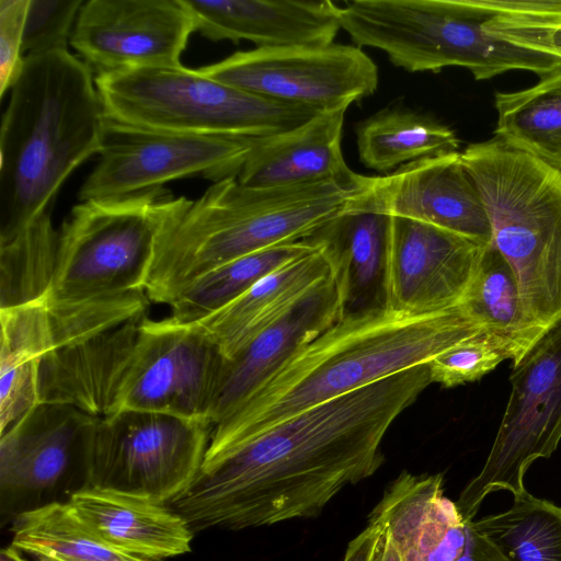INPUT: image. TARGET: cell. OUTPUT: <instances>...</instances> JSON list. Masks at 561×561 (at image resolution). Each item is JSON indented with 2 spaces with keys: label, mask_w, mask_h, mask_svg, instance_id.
Returning a JSON list of instances; mask_svg holds the SVG:
<instances>
[{
  "label": "cell",
  "mask_w": 561,
  "mask_h": 561,
  "mask_svg": "<svg viewBox=\"0 0 561 561\" xmlns=\"http://www.w3.org/2000/svg\"><path fill=\"white\" fill-rule=\"evenodd\" d=\"M196 31L210 41L257 48L321 47L341 28L337 4L305 0H183Z\"/></svg>",
  "instance_id": "20"
},
{
  "label": "cell",
  "mask_w": 561,
  "mask_h": 561,
  "mask_svg": "<svg viewBox=\"0 0 561 561\" xmlns=\"http://www.w3.org/2000/svg\"><path fill=\"white\" fill-rule=\"evenodd\" d=\"M256 140L144 128L105 115L100 159L78 197L125 196L194 175L213 182L238 176Z\"/></svg>",
  "instance_id": "12"
},
{
  "label": "cell",
  "mask_w": 561,
  "mask_h": 561,
  "mask_svg": "<svg viewBox=\"0 0 561 561\" xmlns=\"http://www.w3.org/2000/svg\"><path fill=\"white\" fill-rule=\"evenodd\" d=\"M108 543L159 561L191 552L193 531L168 505L113 490L83 486L68 501Z\"/></svg>",
  "instance_id": "24"
},
{
  "label": "cell",
  "mask_w": 561,
  "mask_h": 561,
  "mask_svg": "<svg viewBox=\"0 0 561 561\" xmlns=\"http://www.w3.org/2000/svg\"><path fill=\"white\" fill-rule=\"evenodd\" d=\"M224 358L199 324L146 318L118 411L158 412L213 426L210 414Z\"/></svg>",
  "instance_id": "14"
},
{
  "label": "cell",
  "mask_w": 561,
  "mask_h": 561,
  "mask_svg": "<svg viewBox=\"0 0 561 561\" xmlns=\"http://www.w3.org/2000/svg\"><path fill=\"white\" fill-rule=\"evenodd\" d=\"M30 0H0V96L21 73L23 36Z\"/></svg>",
  "instance_id": "36"
},
{
  "label": "cell",
  "mask_w": 561,
  "mask_h": 561,
  "mask_svg": "<svg viewBox=\"0 0 561 561\" xmlns=\"http://www.w3.org/2000/svg\"><path fill=\"white\" fill-rule=\"evenodd\" d=\"M98 420L71 405L38 403L0 435L2 493L46 490L73 468L84 474Z\"/></svg>",
  "instance_id": "18"
},
{
  "label": "cell",
  "mask_w": 561,
  "mask_h": 561,
  "mask_svg": "<svg viewBox=\"0 0 561 561\" xmlns=\"http://www.w3.org/2000/svg\"><path fill=\"white\" fill-rule=\"evenodd\" d=\"M0 435L38 402V373L49 348L45 299L0 309Z\"/></svg>",
  "instance_id": "26"
},
{
  "label": "cell",
  "mask_w": 561,
  "mask_h": 561,
  "mask_svg": "<svg viewBox=\"0 0 561 561\" xmlns=\"http://www.w3.org/2000/svg\"><path fill=\"white\" fill-rule=\"evenodd\" d=\"M379 529V538L377 541L373 561H403L399 549L397 548L390 536L380 526Z\"/></svg>",
  "instance_id": "39"
},
{
  "label": "cell",
  "mask_w": 561,
  "mask_h": 561,
  "mask_svg": "<svg viewBox=\"0 0 561 561\" xmlns=\"http://www.w3.org/2000/svg\"><path fill=\"white\" fill-rule=\"evenodd\" d=\"M12 545L36 560L149 561L103 539L69 503L50 502L13 520Z\"/></svg>",
  "instance_id": "29"
},
{
  "label": "cell",
  "mask_w": 561,
  "mask_h": 561,
  "mask_svg": "<svg viewBox=\"0 0 561 561\" xmlns=\"http://www.w3.org/2000/svg\"><path fill=\"white\" fill-rule=\"evenodd\" d=\"M244 91L317 112L347 110L375 93L378 68L355 45L254 48L198 69Z\"/></svg>",
  "instance_id": "13"
},
{
  "label": "cell",
  "mask_w": 561,
  "mask_h": 561,
  "mask_svg": "<svg viewBox=\"0 0 561 561\" xmlns=\"http://www.w3.org/2000/svg\"><path fill=\"white\" fill-rule=\"evenodd\" d=\"M512 506L472 519L474 531L505 561H561V507L525 491Z\"/></svg>",
  "instance_id": "32"
},
{
  "label": "cell",
  "mask_w": 561,
  "mask_h": 561,
  "mask_svg": "<svg viewBox=\"0 0 561 561\" xmlns=\"http://www.w3.org/2000/svg\"><path fill=\"white\" fill-rule=\"evenodd\" d=\"M36 561H60V560H36Z\"/></svg>",
  "instance_id": "41"
},
{
  "label": "cell",
  "mask_w": 561,
  "mask_h": 561,
  "mask_svg": "<svg viewBox=\"0 0 561 561\" xmlns=\"http://www.w3.org/2000/svg\"><path fill=\"white\" fill-rule=\"evenodd\" d=\"M341 316L337 289L330 275L234 356L224 358L210 414L213 426Z\"/></svg>",
  "instance_id": "21"
},
{
  "label": "cell",
  "mask_w": 561,
  "mask_h": 561,
  "mask_svg": "<svg viewBox=\"0 0 561 561\" xmlns=\"http://www.w3.org/2000/svg\"><path fill=\"white\" fill-rule=\"evenodd\" d=\"M58 230L50 209L0 242V309L44 300L56 265Z\"/></svg>",
  "instance_id": "33"
},
{
  "label": "cell",
  "mask_w": 561,
  "mask_h": 561,
  "mask_svg": "<svg viewBox=\"0 0 561 561\" xmlns=\"http://www.w3.org/2000/svg\"><path fill=\"white\" fill-rule=\"evenodd\" d=\"M485 247L428 224L390 216L387 309L421 316L461 305Z\"/></svg>",
  "instance_id": "16"
},
{
  "label": "cell",
  "mask_w": 561,
  "mask_h": 561,
  "mask_svg": "<svg viewBox=\"0 0 561 561\" xmlns=\"http://www.w3.org/2000/svg\"><path fill=\"white\" fill-rule=\"evenodd\" d=\"M83 0H30L23 55L67 48Z\"/></svg>",
  "instance_id": "35"
},
{
  "label": "cell",
  "mask_w": 561,
  "mask_h": 561,
  "mask_svg": "<svg viewBox=\"0 0 561 561\" xmlns=\"http://www.w3.org/2000/svg\"><path fill=\"white\" fill-rule=\"evenodd\" d=\"M461 305L507 346L513 364L546 332L527 317L514 271L493 242L485 247Z\"/></svg>",
  "instance_id": "30"
},
{
  "label": "cell",
  "mask_w": 561,
  "mask_h": 561,
  "mask_svg": "<svg viewBox=\"0 0 561 561\" xmlns=\"http://www.w3.org/2000/svg\"><path fill=\"white\" fill-rule=\"evenodd\" d=\"M369 196L389 216L428 224L482 245L493 242L485 205L459 151L373 176Z\"/></svg>",
  "instance_id": "17"
},
{
  "label": "cell",
  "mask_w": 561,
  "mask_h": 561,
  "mask_svg": "<svg viewBox=\"0 0 561 561\" xmlns=\"http://www.w3.org/2000/svg\"><path fill=\"white\" fill-rule=\"evenodd\" d=\"M94 80L107 117L179 134L259 139L320 113L266 99L182 65L119 70L96 75Z\"/></svg>",
  "instance_id": "7"
},
{
  "label": "cell",
  "mask_w": 561,
  "mask_h": 561,
  "mask_svg": "<svg viewBox=\"0 0 561 561\" xmlns=\"http://www.w3.org/2000/svg\"><path fill=\"white\" fill-rule=\"evenodd\" d=\"M486 330L468 310L342 316L213 426L207 453L240 444L323 402L413 367Z\"/></svg>",
  "instance_id": "2"
},
{
  "label": "cell",
  "mask_w": 561,
  "mask_h": 561,
  "mask_svg": "<svg viewBox=\"0 0 561 561\" xmlns=\"http://www.w3.org/2000/svg\"><path fill=\"white\" fill-rule=\"evenodd\" d=\"M49 348L38 373V402L96 417L119 409L149 298L145 290L72 302L45 300Z\"/></svg>",
  "instance_id": "9"
},
{
  "label": "cell",
  "mask_w": 561,
  "mask_h": 561,
  "mask_svg": "<svg viewBox=\"0 0 561 561\" xmlns=\"http://www.w3.org/2000/svg\"><path fill=\"white\" fill-rule=\"evenodd\" d=\"M368 522L390 536L403 561H469L471 520L444 495L440 473L402 471L386 488Z\"/></svg>",
  "instance_id": "19"
},
{
  "label": "cell",
  "mask_w": 561,
  "mask_h": 561,
  "mask_svg": "<svg viewBox=\"0 0 561 561\" xmlns=\"http://www.w3.org/2000/svg\"><path fill=\"white\" fill-rule=\"evenodd\" d=\"M0 561H26L20 553V550L13 545L3 548L0 551Z\"/></svg>",
  "instance_id": "40"
},
{
  "label": "cell",
  "mask_w": 561,
  "mask_h": 561,
  "mask_svg": "<svg viewBox=\"0 0 561 561\" xmlns=\"http://www.w3.org/2000/svg\"><path fill=\"white\" fill-rule=\"evenodd\" d=\"M211 430L204 422L130 409L99 417L87 450L83 486L167 505L198 472Z\"/></svg>",
  "instance_id": "10"
},
{
  "label": "cell",
  "mask_w": 561,
  "mask_h": 561,
  "mask_svg": "<svg viewBox=\"0 0 561 561\" xmlns=\"http://www.w3.org/2000/svg\"><path fill=\"white\" fill-rule=\"evenodd\" d=\"M190 201L158 187L75 205L58 230L45 300L72 302L144 290L161 230Z\"/></svg>",
  "instance_id": "8"
},
{
  "label": "cell",
  "mask_w": 561,
  "mask_h": 561,
  "mask_svg": "<svg viewBox=\"0 0 561 561\" xmlns=\"http://www.w3.org/2000/svg\"><path fill=\"white\" fill-rule=\"evenodd\" d=\"M346 110L322 112L307 122L256 140L238 174L248 186H293L350 176L341 140Z\"/></svg>",
  "instance_id": "23"
},
{
  "label": "cell",
  "mask_w": 561,
  "mask_h": 561,
  "mask_svg": "<svg viewBox=\"0 0 561 561\" xmlns=\"http://www.w3.org/2000/svg\"><path fill=\"white\" fill-rule=\"evenodd\" d=\"M379 533V526L368 522L366 528L347 545L343 561H373Z\"/></svg>",
  "instance_id": "38"
},
{
  "label": "cell",
  "mask_w": 561,
  "mask_h": 561,
  "mask_svg": "<svg viewBox=\"0 0 561 561\" xmlns=\"http://www.w3.org/2000/svg\"><path fill=\"white\" fill-rule=\"evenodd\" d=\"M508 402L481 471L465 486L456 506L472 520L496 490L519 495L524 477L539 458H549L561 440V320L513 364Z\"/></svg>",
  "instance_id": "11"
},
{
  "label": "cell",
  "mask_w": 561,
  "mask_h": 561,
  "mask_svg": "<svg viewBox=\"0 0 561 561\" xmlns=\"http://www.w3.org/2000/svg\"><path fill=\"white\" fill-rule=\"evenodd\" d=\"M369 190L354 206L304 239L324 255L342 316L387 309L390 216L374 204Z\"/></svg>",
  "instance_id": "22"
},
{
  "label": "cell",
  "mask_w": 561,
  "mask_h": 561,
  "mask_svg": "<svg viewBox=\"0 0 561 561\" xmlns=\"http://www.w3.org/2000/svg\"><path fill=\"white\" fill-rule=\"evenodd\" d=\"M92 69L67 48L24 57L0 129V242L50 209L59 188L99 154L104 107Z\"/></svg>",
  "instance_id": "4"
},
{
  "label": "cell",
  "mask_w": 561,
  "mask_h": 561,
  "mask_svg": "<svg viewBox=\"0 0 561 561\" xmlns=\"http://www.w3.org/2000/svg\"><path fill=\"white\" fill-rule=\"evenodd\" d=\"M316 249L306 240L270 247L228 263L194 280L170 306L180 324L204 320L237 299L261 278Z\"/></svg>",
  "instance_id": "31"
},
{
  "label": "cell",
  "mask_w": 561,
  "mask_h": 561,
  "mask_svg": "<svg viewBox=\"0 0 561 561\" xmlns=\"http://www.w3.org/2000/svg\"><path fill=\"white\" fill-rule=\"evenodd\" d=\"M485 31L514 46L561 61V22L530 23L497 16L486 22Z\"/></svg>",
  "instance_id": "37"
},
{
  "label": "cell",
  "mask_w": 561,
  "mask_h": 561,
  "mask_svg": "<svg viewBox=\"0 0 561 561\" xmlns=\"http://www.w3.org/2000/svg\"><path fill=\"white\" fill-rule=\"evenodd\" d=\"M431 383L428 365H420L206 451L190 485L167 505L193 533L316 517L380 468L386 433Z\"/></svg>",
  "instance_id": "1"
},
{
  "label": "cell",
  "mask_w": 561,
  "mask_h": 561,
  "mask_svg": "<svg viewBox=\"0 0 561 561\" xmlns=\"http://www.w3.org/2000/svg\"><path fill=\"white\" fill-rule=\"evenodd\" d=\"M495 139L561 171V69L533 87L495 92Z\"/></svg>",
  "instance_id": "28"
},
{
  "label": "cell",
  "mask_w": 561,
  "mask_h": 561,
  "mask_svg": "<svg viewBox=\"0 0 561 561\" xmlns=\"http://www.w3.org/2000/svg\"><path fill=\"white\" fill-rule=\"evenodd\" d=\"M462 162L485 205L493 243L514 271L529 320H561V171L497 139L469 145Z\"/></svg>",
  "instance_id": "5"
},
{
  "label": "cell",
  "mask_w": 561,
  "mask_h": 561,
  "mask_svg": "<svg viewBox=\"0 0 561 561\" xmlns=\"http://www.w3.org/2000/svg\"><path fill=\"white\" fill-rule=\"evenodd\" d=\"M373 176L257 187L237 176L214 182L161 230L144 283L149 300L171 305L194 280L243 255L304 240L354 206Z\"/></svg>",
  "instance_id": "3"
},
{
  "label": "cell",
  "mask_w": 561,
  "mask_h": 561,
  "mask_svg": "<svg viewBox=\"0 0 561 561\" xmlns=\"http://www.w3.org/2000/svg\"><path fill=\"white\" fill-rule=\"evenodd\" d=\"M359 160L387 173L404 164L457 152L459 139L448 126L410 110L387 108L356 126Z\"/></svg>",
  "instance_id": "27"
},
{
  "label": "cell",
  "mask_w": 561,
  "mask_h": 561,
  "mask_svg": "<svg viewBox=\"0 0 561 561\" xmlns=\"http://www.w3.org/2000/svg\"><path fill=\"white\" fill-rule=\"evenodd\" d=\"M195 31L183 0H89L79 11L69 43L101 75L181 66Z\"/></svg>",
  "instance_id": "15"
},
{
  "label": "cell",
  "mask_w": 561,
  "mask_h": 561,
  "mask_svg": "<svg viewBox=\"0 0 561 561\" xmlns=\"http://www.w3.org/2000/svg\"><path fill=\"white\" fill-rule=\"evenodd\" d=\"M337 9L355 46L377 48L410 72L457 66L486 80L511 70L543 77L561 69L560 60L486 32L497 16L486 0H350Z\"/></svg>",
  "instance_id": "6"
},
{
  "label": "cell",
  "mask_w": 561,
  "mask_h": 561,
  "mask_svg": "<svg viewBox=\"0 0 561 561\" xmlns=\"http://www.w3.org/2000/svg\"><path fill=\"white\" fill-rule=\"evenodd\" d=\"M505 359L512 360L507 346L489 330L457 343L427 363L432 382L453 388L473 382Z\"/></svg>",
  "instance_id": "34"
},
{
  "label": "cell",
  "mask_w": 561,
  "mask_h": 561,
  "mask_svg": "<svg viewBox=\"0 0 561 561\" xmlns=\"http://www.w3.org/2000/svg\"><path fill=\"white\" fill-rule=\"evenodd\" d=\"M330 275L324 255L316 248L271 272L229 305L196 323L218 345L224 357L231 358Z\"/></svg>",
  "instance_id": "25"
}]
</instances>
